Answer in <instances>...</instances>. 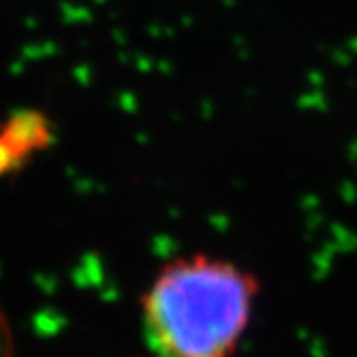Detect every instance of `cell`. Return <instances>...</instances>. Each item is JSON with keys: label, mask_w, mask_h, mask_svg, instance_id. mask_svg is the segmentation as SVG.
I'll return each mask as SVG.
<instances>
[{"label": "cell", "mask_w": 357, "mask_h": 357, "mask_svg": "<svg viewBox=\"0 0 357 357\" xmlns=\"http://www.w3.org/2000/svg\"><path fill=\"white\" fill-rule=\"evenodd\" d=\"M262 282L217 252L169 258L141 298L143 332L155 357H236L252 330Z\"/></svg>", "instance_id": "1"}, {"label": "cell", "mask_w": 357, "mask_h": 357, "mask_svg": "<svg viewBox=\"0 0 357 357\" xmlns=\"http://www.w3.org/2000/svg\"><path fill=\"white\" fill-rule=\"evenodd\" d=\"M151 357H155V356H151Z\"/></svg>", "instance_id": "2"}]
</instances>
